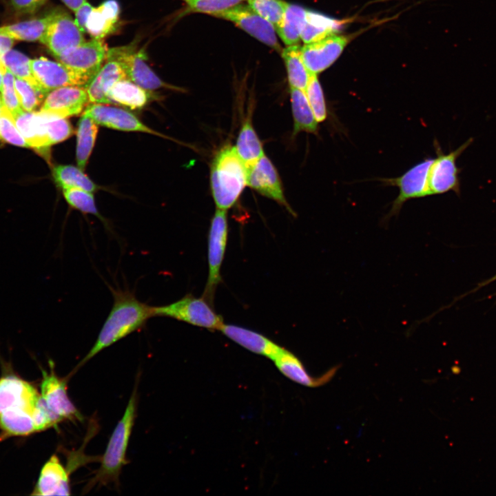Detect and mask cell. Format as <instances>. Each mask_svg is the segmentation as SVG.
Returning <instances> with one entry per match:
<instances>
[{
	"label": "cell",
	"mask_w": 496,
	"mask_h": 496,
	"mask_svg": "<svg viewBox=\"0 0 496 496\" xmlns=\"http://www.w3.org/2000/svg\"><path fill=\"white\" fill-rule=\"evenodd\" d=\"M114 302L98 337L85 356L78 364L79 369L103 349L131 333L142 329L153 317L152 306L141 302L128 289L110 287Z\"/></svg>",
	"instance_id": "1"
},
{
	"label": "cell",
	"mask_w": 496,
	"mask_h": 496,
	"mask_svg": "<svg viewBox=\"0 0 496 496\" xmlns=\"http://www.w3.org/2000/svg\"><path fill=\"white\" fill-rule=\"evenodd\" d=\"M210 185L217 209L227 210L238 199L247 185V168L235 147L226 145L215 156Z\"/></svg>",
	"instance_id": "2"
},
{
	"label": "cell",
	"mask_w": 496,
	"mask_h": 496,
	"mask_svg": "<svg viewBox=\"0 0 496 496\" xmlns=\"http://www.w3.org/2000/svg\"><path fill=\"white\" fill-rule=\"evenodd\" d=\"M136 386L128 401L123 417L117 423L101 458V466L87 485L90 490L96 485L117 484L122 468L127 464L126 452L136 417Z\"/></svg>",
	"instance_id": "3"
},
{
	"label": "cell",
	"mask_w": 496,
	"mask_h": 496,
	"mask_svg": "<svg viewBox=\"0 0 496 496\" xmlns=\"http://www.w3.org/2000/svg\"><path fill=\"white\" fill-rule=\"evenodd\" d=\"M209 302L204 297L187 294L172 303L152 306L153 317L170 318L209 330L220 331L224 324L223 318Z\"/></svg>",
	"instance_id": "4"
},
{
	"label": "cell",
	"mask_w": 496,
	"mask_h": 496,
	"mask_svg": "<svg viewBox=\"0 0 496 496\" xmlns=\"http://www.w3.org/2000/svg\"><path fill=\"white\" fill-rule=\"evenodd\" d=\"M433 159L432 158L424 159L398 177L380 179L384 185L395 186L399 189L398 196L393 200L390 211L385 216V222L393 216L398 215L403 205L407 200L430 196L428 173Z\"/></svg>",
	"instance_id": "5"
},
{
	"label": "cell",
	"mask_w": 496,
	"mask_h": 496,
	"mask_svg": "<svg viewBox=\"0 0 496 496\" xmlns=\"http://www.w3.org/2000/svg\"><path fill=\"white\" fill-rule=\"evenodd\" d=\"M228 236L226 210L217 209L211 221L208 236V279L205 298L213 300L214 292L221 281L220 269L223 261Z\"/></svg>",
	"instance_id": "6"
},
{
	"label": "cell",
	"mask_w": 496,
	"mask_h": 496,
	"mask_svg": "<svg viewBox=\"0 0 496 496\" xmlns=\"http://www.w3.org/2000/svg\"><path fill=\"white\" fill-rule=\"evenodd\" d=\"M211 16L232 22L262 43L282 52L274 26L249 5L240 3Z\"/></svg>",
	"instance_id": "7"
},
{
	"label": "cell",
	"mask_w": 496,
	"mask_h": 496,
	"mask_svg": "<svg viewBox=\"0 0 496 496\" xmlns=\"http://www.w3.org/2000/svg\"><path fill=\"white\" fill-rule=\"evenodd\" d=\"M107 50L103 39L92 38L64 51L56 59L90 82L106 60Z\"/></svg>",
	"instance_id": "8"
},
{
	"label": "cell",
	"mask_w": 496,
	"mask_h": 496,
	"mask_svg": "<svg viewBox=\"0 0 496 496\" xmlns=\"http://www.w3.org/2000/svg\"><path fill=\"white\" fill-rule=\"evenodd\" d=\"M74 19L63 10L51 12V19L39 41L56 58L64 51L86 40Z\"/></svg>",
	"instance_id": "9"
},
{
	"label": "cell",
	"mask_w": 496,
	"mask_h": 496,
	"mask_svg": "<svg viewBox=\"0 0 496 496\" xmlns=\"http://www.w3.org/2000/svg\"><path fill=\"white\" fill-rule=\"evenodd\" d=\"M106 59L117 61L127 78L147 90L152 91L169 86L147 64L144 53L136 51L132 45L108 49Z\"/></svg>",
	"instance_id": "10"
},
{
	"label": "cell",
	"mask_w": 496,
	"mask_h": 496,
	"mask_svg": "<svg viewBox=\"0 0 496 496\" xmlns=\"http://www.w3.org/2000/svg\"><path fill=\"white\" fill-rule=\"evenodd\" d=\"M41 400L40 393L29 382L13 375L0 379V413L23 411L34 416Z\"/></svg>",
	"instance_id": "11"
},
{
	"label": "cell",
	"mask_w": 496,
	"mask_h": 496,
	"mask_svg": "<svg viewBox=\"0 0 496 496\" xmlns=\"http://www.w3.org/2000/svg\"><path fill=\"white\" fill-rule=\"evenodd\" d=\"M32 75L46 94L55 89L71 85L84 86L89 81L59 61L41 56L30 60Z\"/></svg>",
	"instance_id": "12"
},
{
	"label": "cell",
	"mask_w": 496,
	"mask_h": 496,
	"mask_svg": "<svg viewBox=\"0 0 496 496\" xmlns=\"http://www.w3.org/2000/svg\"><path fill=\"white\" fill-rule=\"evenodd\" d=\"M467 141L457 149L444 154L438 146L435 147L437 156L433 159L428 173L429 195L441 194L449 191L457 192L459 187L457 157L468 147Z\"/></svg>",
	"instance_id": "13"
},
{
	"label": "cell",
	"mask_w": 496,
	"mask_h": 496,
	"mask_svg": "<svg viewBox=\"0 0 496 496\" xmlns=\"http://www.w3.org/2000/svg\"><path fill=\"white\" fill-rule=\"evenodd\" d=\"M247 185L261 195L276 201L294 214L285 197L278 173L265 154L247 168Z\"/></svg>",
	"instance_id": "14"
},
{
	"label": "cell",
	"mask_w": 496,
	"mask_h": 496,
	"mask_svg": "<svg viewBox=\"0 0 496 496\" xmlns=\"http://www.w3.org/2000/svg\"><path fill=\"white\" fill-rule=\"evenodd\" d=\"M42 370L40 394L48 408L62 420L81 421L82 415L70 400L67 393L66 380L54 373Z\"/></svg>",
	"instance_id": "15"
},
{
	"label": "cell",
	"mask_w": 496,
	"mask_h": 496,
	"mask_svg": "<svg viewBox=\"0 0 496 496\" xmlns=\"http://www.w3.org/2000/svg\"><path fill=\"white\" fill-rule=\"evenodd\" d=\"M88 105L84 86H65L48 93L39 112L67 118L80 114Z\"/></svg>",
	"instance_id": "16"
},
{
	"label": "cell",
	"mask_w": 496,
	"mask_h": 496,
	"mask_svg": "<svg viewBox=\"0 0 496 496\" xmlns=\"http://www.w3.org/2000/svg\"><path fill=\"white\" fill-rule=\"evenodd\" d=\"M91 117L99 125L111 129L140 132L165 137L143 123L130 112L108 104H89L83 112Z\"/></svg>",
	"instance_id": "17"
},
{
	"label": "cell",
	"mask_w": 496,
	"mask_h": 496,
	"mask_svg": "<svg viewBox=\"0 0 496 496\" xmlns=\"http://www.w3.org/2000/svg\"><path fill=\"white\" fill-rule=\"evenodd\" d=\"M347 43V37L335 34L317 41L305 43L301 48L303 61L311 73L317 74L335 62Z\"/></svg>",
	"instance_id": "18"
},
{
	"label": "cell",
	"mask_w": 496,
	"mask_h": 496,
	"mask_svg": "<svg viewBox=\"0 0 496 496\" xmlns=\"http://www.w3.org/2000/svg\"><path fill=\"white\" fill-rule=\"evenodd\" d=\"M282 375L293 382L308 387H318L329 382L340 368L335 366L318 378L311 376L300 360L291 352L282 347L272 360Z\"/></svg>",
	"instance_id": "19"
},
{
	"label": "cell",
	"mask_w": 496,
	"mask_h": 496,
	"mask_svg": "<svg viewBox=\"0 0 496 496\" xmlns=\"http://www.w3.org/2000/svg\"><path fill=\"white\" fill-rule=\"evenodd\" d=\"M14 119L17 128L29 147L43 156L48 155L52 145L48 134L46 114L41 112L23 110Z\"/></svg>",
	"instance_id": "20"
},
{
	"label": "cell",
	"mask_w": 496,
	"mask_h": 496,
	"mask_svg": "<svg viewBox=\"0 0 496 496\" xmlns=\"http://www.w3.org/2000/svg\"><path fill=\"white\" fill-rule=\"evenodd\" d=\"M127 79L121 64L114 59H106L99 70L85 85L89 104L111 103L108 94L113 85Z\"/></svg>",
	"instance_id": "21"
},
{
	"label": "cell",
	"mask_w": 496,
	"mask_h": 496,
	"mask_svg": "<svg viewBox=\"0 0 496 496\" xmlns=\"http://www.w3.org/2000/svg\"><path fill=\"white\" fill-rule=\"evenodd\" d=\"M34 495H70L69 474L56 455L43 465Z\"/></svg>",
	"instance_id": "22"
},
{
	"label": "cell",
	"mask_w": 496,
	"mask_h": 496,
	"mask_svg": "<svg viewBox=\"0 0 496 496\" xmlns=\"http://www.w3.org/2000/svg\"><path fill=\"white\" fill-rule=\"evenodd\" d=\"M220 331L245 349L271 360L282 348L263 335L243 327L223 324Z\"/></svg>",
	"instance_id": "23"
},
{
	"label": "cell",
	"mask_w": 496,
	"mask_h": 496,
	"mask_svg": "<svg viewBox=\"0 0 496 496\" xmlns=\"http://www.w3.org/2000/svg\"><path fill=\"white\" fill-rule=\"evenodd\" d=\"M120 6L116 0H107L90 12L86 24L85 32L92 38L103 39L113 32L119 20Z\"/></svg>",
	"instance_id": "24"
},
{
	"label": "cell",
	"mask_w": 496,
	"mask_h": 496,
	"mask_svg": "<svg viewBox=\"0 0 496 496\" xmlns=\"http://www.w3.org/2000/svg\"><path fill=\"white\" fill-rule=\"evenodd\" d=\"M290 97L293 119V135L304 132L317 134L318 122L302 90L290 87Z\"/></svg>",
	"instance_id": "25"
},
{
	"label": "cell",
	"mask_w": 496,
	"mask_h": 496,
	"mask_svg": "<svg viewBox=\"0 0 496 496\" xmlns=\"http://www.w3.org/2000/svg\"><path fill=\"white\" fill-rule=\"evenodd\" d=\"M150 92L128 79H123L113 85L108 97L111 103L136 110L143 107L148 103Z\"/></svg>",
	"instance_id": "26"
},
{
	"label": "cell",
	"mask_w": 496,
	"mask_h": 496,
	"mask_svg": "<svg viewBox=\"0 0 496 496\" xmlns=\"http://www.w3.org/2000/svg\"><path fill=\"white\" fill-rule=\"evenodd\" d=\"M307 10L303 7L287 3L283 19L276 28V32L287 45L298 44L306 23Z\"/></svg>",
	"instance_id": "27"
},
{
	"label": "cell",
	"mask_w": 496,
	"mask_h": 496,
	"mask_svg": "<svg viewBox=\"0 0 496 496\" xmlns=\"http://www.w3.org/2000/svg\"><path fill=\"white\" fill-rule=\"evenodd\" d=\"M235 148L246 168L252 165L265 154L262 143L254 129L249 116L240 128Z\"/></svg>",
	"instance_id": "28"
},
{
	"label": "cell",
	"mask_w": 496,
	"mask_h": 496,
	"mask_svg": "<svg viewBox=\"0 0 496 496\" xmlns=\"http://www.w3.org/2000/svg\"><path fill=\"white\" fill-rule=\"evenodd\" d=\"M290 87L305 90L311 72L302 56L301 48L298 45H287L281 52Z\"/></svg>",
	"instance_id": "29"
},
{
	"label": "cell",
	"mask_w": 496,
	"mask_h": 496,
	"mask_svg": "<svg viewBox=\"0 0 496 496\" xmlns=\"http://www.w3.org/2000/svg\"><path fill=\"white\" fill-rule=\"evenodd\" d=\"M98 124L89 116L83 114L80 118L76 132V159L78 167L84 170L98 134Z\"/></svg>",
	"instance_id": "30"
},
{
	"label": "cell",
	"mask_w": 496,
	"mask_h": 496,
	"mask_svg": "<svg viewBox=\"0 0 496 496\" xmlns=\"http://www.w3.org/2000/svg\"><path fill=\"white\" fill-rule=\"evenodd\" d=\"M51 19V12L41 18L0 27V35L26 41H39Z\"/></svg>",
	"instance_id": "31"
},
{
	"label": "cell",
	"mask_w": 496,
	"mask_h": 496,
	"mask_svg": "<svg viewBox=\"0 0 496 496\" xmlns=\"http://www.w3.org/2000/svg\"><path fill=\"white\" fill-rule=\"evenodd\" d=\"M340 22L322 14L307 10L301 39L309 43L335 34Z\"/></svg>",
	"instance_id": "32"
},
{
	"label": "cell",
	"mask_w": 496,
	"mask_h": 496,
	"mask_svg": "<svg viewBox=\"0 0 496 496\" xmlns=\"http://www.w3.org/2000/svg\"><path fill=\"white\" fill-rule=\"evenodd\" d=\"M53 177L63 189L78 188L90 192L98 189V186L79 167L59 165L53 169Z\"/></svg>",
	"instance_id": "33"
},
{
	"label": "cell",
	"mask_w": 496,
	"mask_h": 496,
	"mask_svg": "<svg viewBox=\"0 0 496 496\" xmlns=\"http://www.w3.org/2000/svg\"><path fill=\"white\" fill-rule=\"evenodd\" d=\"M0 428L8 435H28L37 432L33 415L23 411L0 413Z\"/></svg>",
	"instance_id": "34"
},
{
	"label": "cell",
	"mask_w": 496,
	"mask_h": 496,
	"mask_svg": "<svg viewBox=\"0 0 496 496\" xmlns=\"http://www.w3.org/2000/svg\"><path fill=\"white\" fill-rule=\"evenodd\" d=\"M63 192L65 200L72 208L85 214L96 216L106 225V228L110 227L107 222L98 211L92 192L78 188L64 189Z\"/></svg>",
	"instance_id": "35"
},
{
	"label": "cell",
	"mask_w": 496,
	"mask_h": 496,
	"mask_svg": "<svg viewBox=\"0 0 496 496\" xmlns=\"http://www.w3.org/2000/svg\"><path fill=\"white\" fill-rule=\"evenodd\" d=\"M1 60L14 76L25 80L41 90L32 75L30 68L31 59L25 54L10 49L1 55Z\"/></svg>",
	"instance_id": "36"
},
{
	"label": "cell",
	"mask_w": 496,
	"mask_h": 496,
	"mask_svg": "<svg viewBox=\"0 0 496 496\" xmlns=\"http://www.w3.org/2000/svg\"><path fill=\"white\" fill-rule=\"evenodd\" d=\"M14 86L20 105L25 111H35L47 95L40 88L21 79H14Z\"/></svg>",
	"instance_id": "37"
},
{
	"label": "cell",
	"mask_w": 496,
	"mask_h": 496,
	"mask_svg": "<svg viewBox=\"0 0 496 496\" xmlns=\"http://www.w3.org/2000/svg\"><path fill=\"white\" fill-rule=\"evenodd\" d=\"M305 94L318 123L324 121L328 116V110L324 92L316 74L311 73Z\"/></svg>",
	"instance_id": "38"
},
{
	"label": "cell",
	"mask_w": 496,
	"mask_h": 496,
	"mask_svg": "<svg viewBox=\"0 0 496 496\" xmlns=\"http://www.w3.org/2000/svg\"><path fill=\"white\" fill-rule=\"evenodd\" d=\"M248 5L275 29L282 21L287 2L283 0H247Z\"/></svg>",
	"instance_id": "39"
},
{
	"label": "cell",
	"mask_w": 496,
	"mask_h": 496,
	"mask_svg": "<svg viewBox=\"0 0 496 496\" xmlns=\"http://www.w3.org/2000/svg\"><path fill=\"white\" fill-rule=\"evenodd\" d=\"M0 139L14 145L29 147L17 127L14 117L3 105L0 108Z\"/></svg>",
	"instance_id": "40"
},
{
	"label": "cell",
	"mask_w": 496,
	"mask_h": 496,
	"mask_svg": "<svg viewBox=\"0 0 496 496\" xmlns=\"http://www.w3.org/2000/svg\"><path fill=\"white\" fill-rule=\"evenodd\" d=\"M1 94L3 105L12 113L14 117L23 110L20 105L15 90L14 76L8 69L3 74Z\"/></svg>",
	"instance_id": "41"
},
{
	"label": "cell",
	"mask_w": 496,
	"mask_h": 496,
	"mask_svg": "<svg viewBox=\"0 0 496 496\" xmlns=\"http://www.w3.org/2000/svg\"><path fill=\"white\" fill-rule=\"evenodd\" d=\"M192 12L211 15L223 11L244 0H181Z\"/></svg>",
	"instance_id": "42"
},
{
	"label": "cell",
	"mask_w": 496,
	"mask_h": 496,
	"mask_svg": "<svg viewBox=\"0 0 496 496\" xmlns=\"http://www.w3.org/2000/svg\"><path fill=\"white\" fill-rule=\"evenodd\" d=\"M48 0H11L16 10L21 13L31 14L39 10Z\"/></svg>",
	"instance_id": "43"
},
{
	"label": "cell",
	"mask_w": 496,
	"mask_h": 496,
	"mask_svg": "<svg viewBox=\"0 0 496 496\" xmlns=\"http://www.w3.org/2000/svg\"><path fill=\"white\" fill-rule=\"evenodd\" d=\"M92 8L93 6L87 1L74 12V21L83 33L85 32L86 21Z\"/></svg>",
	"instance_id": "44"
},
{
	"label": "cell",
	"mask_w": 496,
	"mask_h": 496,
	"mask_svg": "<svg viewBox=\"0 0 496 496\" xmlns=\"http://www.w3.org/2000/svg\"><path fill=\"white\" fill-rule=\"evenodd\" d=\"M65 6L74 12L87 0H61Z\"/></svg>",
	"instance_id": "45"
},
{
	"label": "cell",
	"mask_w": 496,
	"mask_h": 496,
	"mask_svg": "<svg viewBox=\"0 0 496 496\" xmlns=\"http://www.w3.org/2000/svg\"><path fill=\"white\" fill-rule=\"evenodd\" d=\"M6 67L4 65L1 60L0 59V92L2 89L3 85V76L5 71L6 70Z\"/></svg>",
	"instance_id": "46"
},
{
	"label": "cell",
	"mask_w": 496,
	"mask_h": 496,
	"mask_svg": "<svg viewBox=\"0 0 496 496\" xmlns=\"http://www.w3.org/2000/svg\"><path fill=\"white\" fill-rule=\"evenodd\" d=\"M496 280V274H495L493 277H491L490 279L487 280L486 281L483 282L480 286L482 287L484 285H486L491 282H493Z\"/></svg>",
	"instance_id": "47"
},
{
	"label": "cell",
	"mask_w": 496,
	"mask_h": 496,
	"mask_svg": "<svg viewBox=\"0 0 496 496\" xmlns=\"http://www.w3.org/2000/svg\"><path fill=\"white\" fill-rule=\"evenodd\" d=\"M2 105H3V103H2V99H1V92H0V108H1V107Z\"/></svg>",
	"instance_id": "48"
},
{
	"label": "cell",
	"mask_w": 496,
	"mask_h": 496,
	"mask_svg": "<svg viewBox=\"0 0 496 496\" xmlns=\"http://www.w3.org/2000/svg\"><path fill=\"white\" fill-rule=\"evenodd\" d=\"M1 52H0V59H1Z\"/></svg>",
	"instance_id": "49"
}]
</instances>
